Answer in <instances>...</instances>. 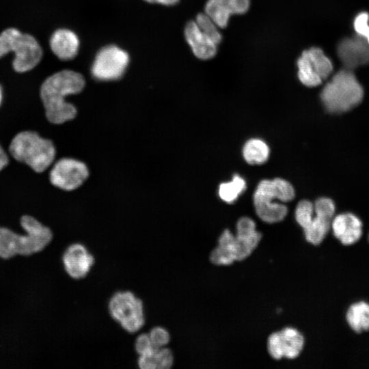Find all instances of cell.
<instances>
[{
	"label": "cell",
	"instance_id": "1",
	"mask_svg": "<svg viewBox=\"0 0 369 369\" xmlns=\"http://www.w3.org/2000/svg\"><path fill=\"white\" fill-rule=\"evenodd\" d=\"M85 84L83 75L70 70H63L49 77L40 88V97L48 120L59 124L72 120L77 115V109L72 104L66 102V98L81 92Z\"/></svg>",
	"mask_w": 369,
	"mask_h": 369
},
{
	"label": "cell",
	"instance_id": "2",
	"mask_svg": "<svg viewBox=\"0 0 369 369\" xmlns=\"http://www.w3.org/2000/svg\"><path fill=\"white\" fill-rule=\"evenodd\" d=\"M20 224L25 233L0 226V258L8 259L40 252L53 238L52 230L31 215H23Z\"/></svg>",
	"mask_w": 369,
	"mask_h": 369
},
{
	"label": "cell",
	"instance_id": "3",
	"mask_svg": "<svg viewBox=\"0 0 369 369\" xmlns=\"http://www.w3.org/2000/svg\"><path fill=\"white\" fill-rule=\"evenodd\" d=\"M261 236L251 219L241 217L236 223V235L228 230H224L219 238L218 246L211 253V258L216 264L221 265L244 260L257 247Z\"/></svg>",
	"mask_w": 369,
	"mask_h": 369
},
{
	"label": "cell",
	"instance_id": "4",
	"mask_svg": "<svg viewBox=\"0 0 369 369\" xmlns=\"http://www.w3.org/2000/svg\"><path fill=\"white\" fill-rule=\"evenodd\" d=\"M364 94L363 87L353 71L344 68L326 83L320 93V98L328 112L340 113L360 104Z\"/></svg>",
	"mask_w": 369,
	"mask_h": 369
},
{
	"label": "cell",
	"instance_id": "5",
	"mask_svg": "<svg viewBox=\"0 0 369 369\" xmlns=\"http://www.w3.org/2000/svg\"><path fill=\"white\" fill-rule=\"evenodd\" d=\"M295 195L292 184L282 178L263 180L259 182L254 193L256 214L266 223L281 221L286 216L288 208L284 204L274 200L288 202L293 200Z\"/></svg>",
	"mask_w": 369,
	"mask_h": 369
},
{
	"label": "cell",
	"instance_id": "6",
	"mask_svg": "<svg viewBox=\"0 0 369 369\" xmlns=\"http://www.w3.org/2000/svg\"><path fill=\"white\" fill-rule=\"evenodd\" d=\"M9 151L16 160L27 164L38 173L46 170L55 156L52 141L33 131L18 133L12 140Z\"/></svg>",
	"mask_w": 369,
	"mask_h": 369
},
{
	"label": "cell",
	"instance_id": "7",
	"mask_svg": "<svg viewBox=\"0 0 369 369\" xmlns=\"http://www.w3.org/2000/svg\"><path fill=\"white\" fill-rule=\"evenodd\" d=\"M10 52L15 55L12 66L18 72L32 70L42 57V49L36 38L15 28L0 33V58Z\"/></svg>",
	"mask_w": 369,
	"mask_h": 369
},
{
	"label": "cell",
	"instance_id": "8",
	"mask_svg": "<svg viewBox=\"0 0 369 369\" xmlns=\"http://www.w3.org/2000/svg\"><path fill=\"white\" fill-rule=\"evenodd\" d=\"M111 316L127 331L133 333L144 324L142 301L131 292H118L110 299Z\"/></svg>",
	"mask_w": 369,
	"mask_h": 369
},
{
	"label": "cell",
	"instance_id": "9",
	"mask_svg": "<svg viewBox=\"0 0 369 369\" xmlns=\"http://www.w3.org/2000/svg\"><path fill=\"white\" fill-rule=\"evenodd\" d=\"M297 64L299 81L310 87L320 85L333 70L332 62L318 47H311L304 51Z\"/></svg>",
	"mask_w": 369,
	"mask_h": 369
},
{
	"label": "cell",
	"instance_id": "10",
	"mask_svg": "<svg viewBox=\"0 0 369 369\" xmlns=\"http://www.w3.org/2000/svg\"><path fill=\"white\" fill-rule=\"evenodd\" d=\"M333 216L314 207V204L300 201L295 210V219L302 227L307 241L318 245L322 243L331 229Z\"/></svg>",
	"mask_w": 369,
	"mask_h": 369
},
{
	"label": "cell",
	"instance_id": "11",
	"mask_svg": "<svg viewBox=\"0 0 369 369\" xmlns=\"http://www.w3.org/2000/svg\"><path fill=\"white\" fill-rule=\"evenodd\" d=\"M129 63L126 51L115 45L102 47L93 62L91 73L98 81L119 79L125 72Z\"/></svg>",
	"mask_w": 369,
	"mask_h": 369
},
{
	"label": "cell",
	"instance_id": "12",
	"mask_svg": "<svg viewBox=\"0 0 369 369\" xmlns=\"http://www.w3.org/2000/svg\"><path fill=\"white\" fill-rule=\"evenodd\" d=\"M89 171L85 163L76 159L64 158L57 161L49 174L51 182L55 187L72 191L87 178Z\"/></svg>",
	"mask_w": 369,
	"mask_h": 369
},
{
	"label": "cell",
	"instance_id": "13",
	"mask_svg": "<svg viewBox=\"0 0 369 369\" xmlns=\"http://www.w3.org/2000/svg\"><path fill=\"white\" fill-rule=\"evenodd\" d=\"M304 345L302 334L295 328L286 327L272 333L268 339V351L276 359H293L301 353Z\"/></svg>",
	"mask_w": 369,
	"mask_h": 369
},
{
	"label": "cell",
	"instance_id": "14",
	"mask_svg": "<svg viewBox=\"0 0 369 369\" xmlns=\"http://www.w3.org/2000/svg\"><path fill=\"white\" fill-rule=\"evenodd\" d=\"M337 54L344 68L353 70L369 64V43L358 35L344 38L337 46Z\"/></svg>",
	"mask_w": 369,
	"mask_h": 369
},
{
	"label": "cell",
	"instance_id": "15",
	"mask_svg": "<svg viewBox=\"0 0 369 369\" xmlns=\"http://www.w3.org/2000/svg\"><path fill=\"white\" fill-rule=\"evenodd\" d=\"M94 261L92 255L81 243L69 245L62 255V262L66 273L74 279L84 277Z\"/></svg>",
	"mask_w": 369,
	"mask_h": 369
},
{
	"label": "cell",
	"instance_id": "16",
	"mask_svg": "<svg viewBox=\"0 0 369 369\" xmlns=\"http://www.w3.org/2000/svg\"><path fill=\"white\" fill-rule=\"evenodd\" d=\"M331 229L334 236L344 246L356 244L363 234L361 220L351 213H341L333 217Z\"/></svg>",
	"mask_w": 369,
	"mask_h": 369
},
{
	"label": "cell",
	"instance_id": "17",
	"mask_svg": "<svg viewBox=\"0 0 369 369\" xmlns=\"http://www.w3.org/2000/svg\"><path fill=\"white\" fill-rule=\"evenodd\" d=\"M249 5L250 0H208L204 10L218 27L225 28L231 15L245 13Z\"/></svg>",
	"mask_w": 369,
	"mask_h": 369
},
{
	"label": "cell",
	"instance_id": "18",
	"mask_svg": "<svg viewBox=\"0 0 369 369\" xmlns=\"http://www.w3.org/2000/svg\"><path fill=\"white\" fill-rule=\"evenodd\" d=\"M184 37L193 54L200 59H208L217 53V46L198 27L195 21H189L184 28Z\"/></svg>",
	"mask_w": 369,
	"mask_h": 369
},
{
	"label": "cell",
	"instance_id": "19",
	"mask_svg": "<svg viewBox=\"0 0 369 369\" xmlns=\"http://www.w3.org/2000/svg\"><path fill=\"white\" fill-rule=\"evenodd\" d=\"M53 53L62 60H70L77 54L79 40L72 31L67 29L56 30L50 38Z\"/></svg>",
	"mask_w": 369,
	"mask_h": 369
},
{
	"label": "cell",
	"instance_id": "20",
	"mask_svg": "<svg viewBox=\"0 0 369 369\" xmlns=\"http://www.w3.org/2000/svg\"><path fill=\"white\" fill-rule=\"evenodd\" d=\"M345 318L355 333L369 331V303L365 301L353 303L346 312Z\"/></svg>",
	"mask_w": 369,
	"mask_h": 369
},
{
	"label": "cell",
	"instance_id": "21",
	"mask_svg": "<svg viewBox=\"0 0 369 369\" xmlns=\"http://www.w3.org/2000/svg\"><path fill=\"white\" fill-rule=\"evenodd\" d=\"M243 155L249 164H262L269 158V148L264 141L259 139H251L244 145Z\"/></svg>",
	"mask_w": 369,
	"mask_h": 369
},
{
	"label": "cell",
	"instance_id": "22",
	"mask_svg": "<svg viewBox=\"0 0 369 369\" xmlns=\"http://www.w3.org/2000/svg\"><path fill=\"white\" fill-rule=\"evenodd\" d=\"M246 189L245 180L240 176L234 175L230 182H223L219 187V195L224 202L233 203Z\"/></svg>",
	"mask_w": 369,
	"mask_h": 369
},
{
	"label": "cell",
	"instance_id": "23",
	"mask_svg": "<svg viewBox=\"0 0 369 369\" xmlns=\"http://www.w3.org/2000/svg\"><path fill=\"white\" fill-rule=\"evenodd\" d=\"M195 21L200 30L216 44L218 45L221 42L222 36L217 29L218 27L207 14H198Z\"/></svg>",
	"mask_w": 369,
	"mask_h": 369
},
{
	"label": "cell",
	"instance_id": "24",
	"mask_svg": "<svg viewBox=\"0 0 369 369\" xmlns=\"http://www.w3.org/2000/svg\"><path fill=\"white\" fill-rule=\"evenodd\" d=\"M154 360L156 369H168L174 363L173 354L167 348H158L154 352Z\"/></svg>",
	"mask_w": 369,
	"mask_h": 369
},
{
	"label": "cell",
	"instance_id": "25",
	"mask_svg": "<svg viewBox=\"0 0 369 369\" xmlns=\"http://www.w3.org/2000/svg\"><path fill=\"white\" fill-rule=\"evenodd\" d=\"M353 27L357 35L369 43V14L367 12L358 14L354 19Z\"/></svg>",
	"mask_w": 369,
	"mask_h": 369
},
{
	"label": "cell",
	"instance_id": "26",
	"mask_svg": "<svg viewBox=\"0 0 369 369\" xmlns=\"http://www.w3.org/2000/svg\"><path fill=\"white\" fill-rule=\"evenodd\" d=\"M148 335L152 344L156 348L163 347L169 342L168 331L161 327H154Z\"/></svg>",
	"mask_w": 369,
	"mask_h": 369
},
{
	"label": "cell",
	"instance_id": "27",
	"mask_svg": "<svg viewBox=\"0 0 369 369\" xmlns=\"http://www.w3.org/2000/svg\"><path fill=\"white\" fill-rule=\"evenodd\" d=\"M156 348V347L152 344L148 334H141L136 340L135 349L139 355L149 354Z\"/></svg>",
	"mask_w": 369,
	"mask_h": 369
},
{
	"label": "cell",
	"instance_id": "28",
	"mask_svg": "<svg viewBox=\"0 0 369 369\" xmlns=\"http://www.w3.org/2000/svg\"><path fill=\"white\" fill-rule=\"evenodd\" d=\"M8 163V158L3 149L0 146V171L3 169Z\"/></svg>",
	"mask_w": 369,
	"mask_h": 369
},
{
	"label": "cell",
	"instance_id": "29",
	"mask_svg": "<svg viewBox=\"0 0 369 369\" xmlns=\"http://www.w3.org/2000/svg\"><path fill=\"white\" fill-rule=\"evenodd\" d=\"M150 3H159L165 5H173L177 3L179 0H144Z\"/></svg>",
	"mask_w": 369,
	"mask_h": 369
},
{
	"label": "cell",
	"instance_id": "30",
	"mask_svg": "<svg viewBox=\"0 0 369 369\" xmlns=\"http://www.w3.org/2000/svg\"><path fill=\"white\" fill-rule=\"evenodd\" d=\"M1 99H2V92H1V88L0 87V105H1Z\"/></svg>",
	"mask_w": 369,
	"mask_h": 369
},
{
	"label": "cell",
	"instance_id": "31",
	"mask_svg": "<svg viewBox=\"0 0 369 369\" xmlns=\"http://www.w3.org/2000/svg\"><path fill=\"white\" fill-rule=\"evenodd\" d=\"M368 241H369V233H368Z\"/></svg>",
	"mask_w": 369,
	"mask_h": 369
}]
</instances>
